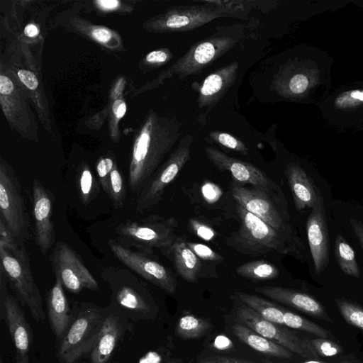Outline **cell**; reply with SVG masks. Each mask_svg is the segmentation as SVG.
Segmentation results:
<instances>
[{
	"label": "cell",
	"mask_w": 363,
	"mask_h": 363,
	"mask_svg": "<svg viewBox=\"0 0 363 363\" xmlns=\"http://www.w3.org/2000/svg\"><path fill=\"white\" fill-rule=\"evenodd\" d=\"M99 6L104 10H112L118 6L117 0H99L96 1Z\"/></svg>",
	"instance_id": "51"
},
{
	"label": "cell",
	"mask_w": 363,
	"mask_h": 363,
	"mask_svg": "<svg viewBox=\"0 0 363 363\" xmlns=\"http://www.w3.org/2000/svg\"><path fill=\"white\" fill-rule=\"evenodd\" d=\"M24 33L26 35L33 38L38 35V28L33 23L28 24L24 28Z\"/></svg>",
	"instance_id": "52"
},
{
	"label": "cell",
	"mask_w": 363,
	"mask_h": 363,
	"mask_svg": "<svg viewBox=\"0 0 363 363\" xmlns=\"http://www.w3.org/2000/svg\"><path fill=\"white\" fill-rule=\"evenodd\" d=\"M47 309L50 324L57 340L62 341L74 321L68 300L59 277L47 293Z\"/></svg>",
	"instance_id": "23"
},
{
	"label": "cell",
	"mask_w": 363,
	"mask_h": 363,
	"mask_svg": "<svg viewBox=\"0 0 363 363\" xmlns=\"http://www.w3.org/2000/svg\"><path fill=\"white\" fill-rule=\"evenodd\" d=\"M255 291L316 318L328 322L333 321L324 306L307 294L281 286H259L255 288Z\"/></svg>",
	"instance_id": "21"
},
{
	"label": "cell",
	"mask_w": 363,
	"mask_h": 363,
	"mask_svg": "<svg viewBox=\"0 0 363 363\" xmlns=\"http://www.w3.org/2000/svg\"><path fill=\"white\" fill-rule=\"evenodd\" d=\"M231 192L237 203L247 211L274 228L298 238L289 220L281 216L265 190L256 186L247 188L234 183L231 186Z\"/></svg>",
	"instance_id": "17"
},
{
	"label": "cell",
	"mask_w": 363,
	"mask_h": 363,
	"mask_svg": "<svg viewBox=\"0 0 363 363\" xmlns=\"http://www.w3.org/2000/svg\"><path fill=\"white\" fill-rule=\"evenodd\" d=\"M345 363H363V362H345Z\"/></svg>",
	"instance_id": "55"
},
{
	"label": "cell",
	"mask_w": 363,
	"mask_h": 363,
	"mask_svg": "<svg viewBox=\"0 0 363 363\" xmlns=\"http://www.w3.org/2000/svg\"><path fill=\"white\" fill-rule=\"evenodd\" d=\"M0 245L9 250H15L21 246L16 241L14 235L6 226L2 218H0Z\"/></svg>",
	"instance_id": "41"
},
{
	"label": "cell",
	"mask_w": 363,
	"mask_h": 363,
	"mask_svg": "<svg viewBox=\"0 0 363 363\" xmlns=\"http://www.w3.org/2000/svg\"><path fill=\"white\" fill-rule=\"evenodd\" d=\"M205 152L208 159L218 169L229 171L235 183L240 185L250 184L265 191L271 187L269 178L255 166L231 157L215 147H206Z\"/></svg>",
	"instance_id": "20"
},
{
	"label": "cell",
	"mask_w": 363,
	"mask_h": 363,
	"mask_svg": "<svg viewBox=\"0 0 363 363\" xmlns=\"http://www.w3.org/2000/svg\"><path fill=\"white\" fill-rule=\"evenodd\" d=\"M13 84L11 79L3 74L0 76V93L1 95H8L12 92Z\"/></svg>",
	"instance_id": "49"
},
{
	"label": "cell",
	"mask_w": 363,
	"mask_h": 363,
	"mask_svg": "<svg viewBox=\"0 0 363 363\" xmlns=\"http://www.w3.org/2000/svg\"><path fill=\"white\" fill-rule=\"evenodd\" d=\"M333 63L325 51L304 45L279 66L272 89L286 100L318 106L329 94Z\"/></svg>",
	"instance_id": "1"
},
{
	"label": "cell",
	"mask_w": 363,
	"mask_h": 363,
	"mask_svg": "<svg viewBox=\"0 0 363 363\" xmlns=\"http://www.w3.org/2000/svg\"><path fill=\"white\" fill-rule=\"evenodd\" d=\"M181 128L177 119L149 116L135 141L129 166L128 185L137 196L179 140Z\"/></svg>",
	"instance_id": "2"
},
{
	"label": "cell",
	"mask_w": 363,
	"mask_h": 363,
	"mask_svg": "<svg viewBox=\"0 0 363 363\" xmlns=\"http://www.w3.org/2000/svg\"><path fill=\"white\" fill-rule=\"evenodd\" d=\"M101 277L111 289L115 313L133 319L142 318L152 311L141 282L130 270L108 267L101 271Z\"/></svg>",
	"instance_id": "6"
},
{
	"label": "cell",
	"mask_w": 363,
	"mask_h": 363,
	"mask_svg": "<svg viewBox=\"0 0 363 363\" xmlns=\"http://www.w3.org/2000/svg\"><path fill=\"white\" fill-rule=\"evenodd\" d=\"M114 164L111 158L106 157L100 159L96 167L100 185L108 196H110V174Z\"/></svg>",
	"instance_id": "38"
},
{
	"label": "cell",
	"mask_w": 363,
	"mask_h": 363,
	"mask_svg": "<svg viewBox=\"0 0 363 363\" xmlns=\"http://www.w3.org/2000/svg\"><path fill=\"white\" fill-rule=\"evenodd\" d=\"M351 3L354 4L356 6L363 9V0H351Z\"/></svg>",
	"instance_id": "53"
},
{
	"label": "cell",
	"mask_w": 363,
	"mask_h": 363,
	"mask_svg": "<svg viewBox=\"0 0 363 363\" xmlns=\"http://www.w3.org/2000/svg\"><path fill=\"white\" fill-rule=\"evenodd\" d=\"M108 312L92 304L82 303L77 316L60 342L57 358L60 363H74L91 352L102 330Z\"/></svg>",
	"instance_id": "5"
},
{
	"label": "cell",
	"mask_w": 363,
	"mask_h": 363,
	"mask_svg": "<svg viewBox=\"0 0 363 363\" xmlns=\"http://www.w3.org/2000/svg\"><path fill=\"white\" fill-rule=\"evenodd\" d=\"M194 136L186 134L179 142L167 160L157 169L137 196L139 213L152 208L162 198L165 188L176 178L190 159Z\"/></svg>",
	"instance_id": "10"
},
{
	"label": "cell",
	"mask_w": 363,
	"mask_h": 363,
	"mask_svg": "<svg viewBox=\"0 0 363 363\" xmlns=\"http://www.w3.org/2000/svg\"><path fill=\"white\" fill-rule=\"evenodd\" d=\"M303 363H326L324 361H321V360H309V361H306V362H304Z\"/></svg>",
	"instance_id": "54"
},
{
	"label": "cell",
	"mask_w": 363,
	"mask_h": 363,
	"mask_svg": "<svg viewBox=\"0 0 363 363\" xmlns=\"http://www.w3.org/2000/svg\"><path fill=\"white\" fill-rule=\"evenodd\" d=\"M54 197L42 183L32 184V207L35 240L42 255H45L55 241L52 208Z\"/></svg>",
	"instance_id": "18"
},
{
	"label": "cell",
	"mask_w": 363,
	"mask_h": 363,
	"mask_svg": "<svg viewBox=\"0 0 363 363\" xmlns=\"http://www.w3.org/2000/svg\"><path fill=\"white\" fill-rule=\"evenodd\" d=\"M77 187L80 199L84 205L93 201L99 191L98 182L86 164H82L77 172Z\"/></svg>",
	"instance_id": "32"
},
{
	"label": "cell",
	"mask_w": 363,
	"mask_h": 363,
	"mask_svg": "<svg viewBox=\"0 0 363 363\" xmlns=\"http://www.w3.org/2000/svg\"><path fill=\"white\" fill-rule=\"evenodd\" d=\"M0 218L17 242L28 239L29 221L20 182L13 169L4 160L0 163Z\"/></svg>",
	"instance_id": "9"
},
{
	"label": "cell",
	"mask_w": 363,
	"mask_h": 363,
	"mask_svg": "<svg viewBox=\"0 0 363 363\" xmlns=\"http://www.w3.org/2000/svg\"><path fill=\"white\" fill-rule=\"evenodd\" d=\"M237 211L240 227L227 238L230 247L248 255L276 252L303 260L305 248L298 238L274 228L239 204Z\"/></svg>",
	"instance_id": "3"
},
{
	"label": "cell",
	"mask_w": 363,
	"mask_h": 363,
	"mask_svg": "<svg viewBox=\"0 0 363 363\" xmlns=\"http://www.w3.org/2000/svg\"><path fill=\"white\" fill-rule=\"evenodd\" d=\"M239 63L233 62L208 75L199 86L198 107L211 109L234 84Z\"/></svg>",
	"instance_id": "22"
},
{
	"label": "cell",
	"mask_w": 363,
	"mask_h": 363,
	"mask_svg": "<svg viewBox=\"0 0 363 363\" xmlns=\"http://www.w3.org/2000/svg\"><path fill=\"white\" fill-rule=\"evenodd\" d=\"M80 363H84V362H80Z\"/></svg>",
	"instance_id": "57"
},
{
	"label": "cell",
	"mask_w": 363,
	"mask_h": 363,
	"mask_svg": "<svg viewBox=\"0 0 363 363\" xmlns=\"http://www.w3.org/2000/svg\"><path fill=\"white\" fill-rule=\"evenodd\" d=\"M199 363H255L227 356H207L199 359Z\"/></svg>",
	"instance_id": "45"
},
{
	"label": "cell",
	"mask_w": 363,
	"mask_h": 363,
	"mask_svg": "<svg viewBox=\"0 0 363 363\" xmlns=\"http://www.w3.org/2000/svg\"><path fill=\"white\" fill-rule=\"evenodd\" d=\"M190 224L192 230L200 238L206 241H210L214 238L215 232L213 229L208 225L200 223L196 220H191Z\"/></svg>",
	"instance_id": "43"
},
{
	"label": "cell",
	"mask_w": 363,
	"mask_h": 363,
	"mask_svg": "<svg viewBox=\"0 0 363 363\" xmlns=\"http://www.w3.org/2000/svg\"><path fill=\"white\" fill-rule=\"evenodd\" d=\"M202 193L206 200L213 202L218 199L220 191L216 185L208 182L202 186Z\"/></svg>",
	"instance_id": "46"
},
{
	"label": "cell",
	"mask_w": 363,
	"mask_h": 363,
	"mask_svg": "<svg viewBox=\"0 0 363 363\" xmlns=\"http://www.w3.org/2000/svg\"><path fill=\"white\" fill-rule=\"evenodd\" d=\"M237 298L264 319L277 325H284V308L254 294L241 291L235 292Z\"/></svg>",
	"instance_id": "28"
},
{
	"label": "cell",
	"mask_w": 363,
	"mask_h": 363,
	"mask_svg": "<svg viewBox=\"0 0 363 363\" xmlns=\"http://www.w3.org/2000/svg\"><path fill=\"white\" fill-rule=\"evenodd\" d=\"M112 111L118 119L123 118L126 112L125 103L121 99L116 100L113 104Z\"/></svg>",
	"instance_id": "50"
},
{
	"label": "cell",
	"mask_w": 363,
	"mask_h": 363,
	"mask_svg": "<svg viewBox=\"0 0 363 363\" xmlns=\"http://www.w3.org/2000/svg\"><path fill=\"white\" fill-rule=\"evenodd\" d=\"M232 330L242 342L259 352L284 359H291L294 357V353L286 347L263 337L245 325L235 323Z\"/></svg>",
	"instance_id": "27"
},
{
	"label": "cell",
	"mask_w": 363,
	"mask_h": 363,
	"mask_svg": "<svg viewBox=\"0 0 363 363\" xmlns=\"http://www.w3.org/2000/svg\"><path fill=\"white\" fill-rule=\"evenodd\" d=\"M350 224L356 237L357 238L361 248L363 251V223L357 219L350 218Z\"/></svg>",
	"instance_id": "47"
},
{
	"label": "cell",
	"mask_w": 363,
	"mask_h": 363,
	"mask_svg": "<svg viewBox=\"0 0 363 363\" xmlns=\"http://www.w3.org/2000/svg\"><path fill=\"white\" fill-rule=\"evenodd\" d=\"M50 261L52 270L69 291L77 294L83 289L99 290V284L77 253L65 242L58 241Z\"/></svg>",
	"instance_id": "13"
},
{
	"label": "cell",
	"mask_w": 363,
	"mask_h": 363,
	"mask_svg": "<svg viewBox=\"0 0 363 363\" xmlns=\"http://www.w3.org/2000/svg\"><path fill=\"white\" fill-rule=\"evenodd\" d=\"M235 272L240 276L256 281L274 279L279 274V269L266 260H255L240 265Z\"/></svg>",
	"instance_id": "30"
},
{
	"label": "cell",
	"mask_w": 363,
	"mask_h": 363,
	"mask_svg": "<svg viewBox=\"0 0 363 363\" xmlns=\"http://www.w3.org/2000/svg\"><path fill=\"white\" fill-rule=\"evenodd\" d=\"M208 136L213 141L223 147L238 152L243 155H246L248 153V148L245 144L230 133L213 130L209 133Z\"/></svg>",
	"instance_id": "36"
},
{
	"label": "cell",
	"mask_w": 363,
	"mask_h": 363,
	"mask_svg": "<svg viewBox=\"0 0 363 363\" xmlns=\"http://www.w3.org/2000/svg\"><path fill=\"white\" fill-rule=\"evenodd\" d=\"M161 250L172 258L176 270L184 279L191 283L196 281L201 263L186 242L177 238L170 247Z\"/></svg>",
	"instance_id": "26"
},
{
	"label": "cell",
	"mask_w": 363,
	"mask_h": 363,
	"mask_svg": "<svg viewBox=\"0 0 363 363\" xmlns=\"http://www.w3.org/2000/svg\"><path fill=\"white\" fill-rule=\"evenodd\" d=\"M1 269L7 281L22 306H26L32 317L41 322L45 319L40 290L32 274L28 255L23 245L9 250L0 245Z\"/></svg>",
	"instance_id": "4"
},
{
	"label": "cell",
	"mask_w": 363,
	"mask_h": 363,
	"mask_svg": "<svg viewBox=\"0 0 363 363\" xmlns=\"http://www.w3.org/2000/svg\"><path fill=\"white\" fill-rule=\"evenodd\" d=\"M108 245L116 257L131 271L169 294L175 292L177 280L172 272L149 257L148 252L133 250L116 240H110Z\"/></svg>",
	"instance_id": "15"
},
{
	"label": "cell",
	"mask_w": 363,
	"mask_h": 363,
	"mask_svg": "<svg viewBox=\"0 0 363 363\" xmlns=\"http://www.w3.org/2000/svg\"><path fill=\"white\" fill-rule=\"evenodd\" d=\"M177 222L173 218L151 215L139 220H127L116 227L119 238L139 251L163 250L176 240Z\"/></svg>",
	"instance_id": "8"
},
{
	"label": "cell",
	"mask_w": 363,
	"mask_h": 363,
	"mask_svg": "<svg viewBox=\"0 0 363 363\" xmlns=\"http://www.w3.org/2000/svg\"><path fill=\"white\" fill-rule=\"evenodd\" d=\"M201 4L177 6L169 9L152 23L162 32H185L197 28L220 17H238L233 11L199 2Z\"/></svg>",
	"instance_id": "14"
},
{
	"label": "cell",
	"mask_w": 363,
	"mask_h": 363,
	"mask_svg": "<svg viewBox=\"0 0 363 363\" xmlns=\"http://www.w3.org/2000/svg\"><path fill=\"white\" fill-rule=\"evenodd\" d=\"M211 328L206 319L191 313L182 315L176 325L178 336L184 339H195L202 336Z\"/></svg>",
	"instance_id": "31"
},
{
	"label": "cell",
	"mask_w": 363,
	"mask_h": 363,
	"mask_svg": "<svg viewBox=\"0 0 363 363\" xmlns=\"http://www.w3.org/2000/svg\"><path fill=\"white\" fill-rule=\"evenodd\" d=\"M309 340L312 347L318 356L330 357L342 352L341 346L333 340L317 337Z\"/></svg>",
	"instance_id": "37"
},
{
	"label": "cell",
	"mask_w": 363,
	"mask_h": 363,
	"mask_svg": "<svg viewBox=\"0 0 363 363\" xmlns=\"http://www.w3.org/2000/svg\"><path fill=\"white\" fill-rule=\"evenodd\" d=\"M323 118L340 130L363 128V81L345 84L318 104Z\"/></svg>",
	"instance_id": "7"
},
{
	"label": "cell",
	"mask_w": 363,
	"mask_h": 363,
	"mask_svg": "<svg viewBox=\"0 0 363 363\" xmlns=\"http://www.w3.org/2000/svg\"><path fill=\"white\" fill-rule=\"evenodd\" d=\"M0 363H3V361H2V359H1V360H0Z\"/></svg>",
	"instance_id": "56"
},
{
	"label": "cell",
	"mask_w": 363,
	"mask_h": 363,
	"mask_svg": "<svg viewBox=\"0 0 363 363\" xmlns=\"http://www.w3.org/2000/svg\"><path fill=\"white\" fill-rule=\"evenodd\" d=\"M334 253L340 269L345 274L359 278L360 270L352 247L340 234L336 236Z\"/></svg>",
	"instance_id": "29"
},
{
	"label": "cell",
	"mask_w": 363,
	"mask_h": 363,
	"mask_svg": "<svg viewBox=\"0 0 363 363\" xmlns=\"http://www.w3.org/2000/svg\"><path fill=\"white\" fill-rule=\"evenodd\" d=\"M189 247L201 259L208 261H221L223 257L208 246L193 242H186Z\"/></svg>",
	"instance_id": "40"
},
{
	"label": "cell",
	"mask_w": 363,
	"mask_h": 363,
	"mask_svg": "<svg viewBox=\"0 0 363 363\" xmlns=\"http://www.w3.org/2000/svg\"><path fill=\"white\" fill-rule=\"evenodd\" d=\"M238 40L231 36H215L201 40L160 76L159 81L176 75L179 79L197 74L206 67L230 51Z\"/></svg>",
	"instance_id": "11"
},
{
	"label": "cell",
	"mask_w": 363,
	"mask_h": 363,
	"mask_svg": "<svg viewBox=\"0 0 363 363\" xmlns=\"http://www.w3.org/2000/svg\"><path fill=\"white\" fill-rule=\"evenodd\" d=\"M6 278L0 269V319L4 320L16 349V363H30L33 334L21 305L9 293Z\"/></svg>",
	"instance_id": "12"
},
{
	"label": "cell",
	"mask_w": 363,
	"mask_h": 363,
	"mask_svg": "<svg viewBox=\"0 0 363 363\" xmlns=\"http://www.w3.org/2000/svg\"><path fill=\"white\" fill-rule=\"evenodd\" d=\"M306 231L314 269L320 275L326 269L330 257V238L323 197L308 217Z\"/></svg>",
	"instance_id": "19"
},
{
	"label": "cell",
	"mask_w": 363,
	"mask_h": 363,
	"mask_svg": "<svg viewBox=\"0 0 363 363\" xmlns=\"http://www.w3.org/2000/svg\"><path fill=\"white\" fill-rule=\"evenodd\" d=\"M237 317L243 325L262 335L286 347L293 353L303 357H318V355L312 347L310 340L301 338L294 333L281 328L244 305L237 310Z\"/></svg>",
	"instance_id": "16"
},
{
	"label": "cell",
	"mask_w": 363,
	"mask_h": 363,
	"mask_svg": "<svg viewBox=\"0 0 363 363\" xmlns=\"http://www.w3.org/2000/svg\"><path fill=\"white\" fill-rule=\"evenodd\" d=\"M172 57V54L168 49H160L151 51L146 57L145 60L151 65H161L167 63Z\"/></svg>",
	"instance_id": "42"
},
{
	"label": "cell",
	"mask_w": 363,
	"mask_h": 363,
	"mask_svg": "<svg viewBox=\"0 0 363 363\" xmlns=\"http://www.w3.org/2000/svg\"><path fill=\"white\" fill-rule=\"evenodd\" d=\"M92 36L100 43H106L111 38V32L103 28H95L92 33Z\"/></svg>",
	"instance_id": "48"
},
{
	"label": "cell",
	"mask_w": 363,
	"mask_h": 363,
	"mask_svg": "<svg viewBox=\"0 0 363 363\" xmlns=\"http://www.w3.org/2000/svg\"><path fill=\"white\" fill-rule=\"evenodd\" d=\"M284 325L289 328L311 333L318 336V337L327 338L333 340L335 339L333 334L325 328L285 309H284Z\"/></svg>",
	"instance_id": "33"
},
{
	"label": "cell",
	"mask_w": 363,
	"mask_h": 363,
	"mask_svg": "<svg viewBox=\"0 0 363 363\" xmlns=\"http://www.w3.org/2000/svg\"><path fill=\"white\" fill-rule=\"evenodd\" d=\"M17 74L19 79L28 89L35 90L38 87V79L32 72L26 69H20Z\"/></svg>",
	"instance_id": "44"
},
{
	"label": "cell",
	"mask_w": 363,
	"mask_h": 363,
	"mask_svg": "<svg viewBox=\"0 0 363 363\" xmlns=\"http://www.w3.org/2000/svg\"><path fill=\"white\" fill-rule=\"evenodd\" d=\"M335 303L344 320L363 330V308L345 298H336Z\"/></svg>",
	"instance_id": "34"
},
{
	"label": "cell",
	"mask_w": 363,
	"mask_h": 363,
	"mask_svg": "<svg viewBox=\"0 0 363 363\" xmlns=\"http://www.w3.org/2000/svg\"><path fill=\"white\" fill-rule=\"evenodd\" d=\"M124 329L121 316L115 312L108 313L105 318L101 335L90 352V362L107 363Z\"/></svg>",
	"instance_id": "25"
},
{
	"label": "cell",
	"mask_w": 363,
	"mask_h": 363,
	"mask_svg": "<svg viewBox=\"0 0 363 363\" xmlns=\"http://www.w3.org/2000/svg\"><path fill=\"white\" fill-rule=\"evenodd\" d=\"M215 7H220L234 12L238 17L245 11L247 1L241 0H200L197 1Z\"/></svg>",
	"instance_id": "39"
},
{
	"label": "cell",
	"mask_w": 363,
	"mask_h": 363,
	"mask_svg": "<svg viewBox=\"0 0 363 363\" xmlns=\"http://www.w3.org/2000/svg\"><path fill=\"white\" fill-rule=\"evenodd\" d=\"M110 199L116 208H122L126 196V189L123 178L118 169L114 167L110 174Z\"/></svg>",
	"instance_id": "35"
},
{
	"label": "cell",
	"mask_w": 363,
	"mask_h": 363,
	"mask_svg": "<svg viewBox=\"0 0 363 363\" xmlns=\"http://www.w3.org/2000/svg\"><path fill=\"white\" fill-rule=\"evenodd\" d=\"M116 363H118V362H116Z\"/></svg>",
	"instance_id": "58"
},
{
	"label": "cell",
	"mask_w": 363,
	"mask_h": 363,
	"mask_svg": "<svg viewBox=\"0 0 363 363\" xmlns=\"http://www.w3.org/2000/svg\"><path fill=\"white\" fill-rule=\"evenodd\" d=\"M294 205L298 211L313 208L322 198L312 179L296 162L286 165L285 172Z\"/></svg>",
	"instance_id": "24"
}]
</instances>
